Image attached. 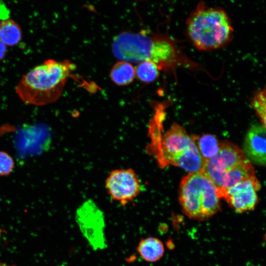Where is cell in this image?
<instances>
[{"label":"cell","mask_w":266,"mask_h":266,"mask_svg":"<svg viewBox=\"0 0 266 266\" xmlns=\"http://www.w3.org/2000/svg\"><path fill=\"white\" fill-rule=\"evenodd\" d=\"M260 187L259 181L254 176L222 192L219 197L225 199L235 211L242 213L255 208L258 201L257 192Z\"/></svg>","instance_id":"9c48e42d"},{"label":"cell","mask_w":266,"mask_h":266,"mask_svg":"<svg viewBox=\"0 0 266 266\" xmlns=\"http://www.w3.org/2000/svg\"><path fill=\"white\" fill-rule=\"evenodd\" d=\"M152 142L149 146L160 165L179 166L189 173L200 172L204 161L197 146L194 136H190L185 129L174 123L166 133H158L150 126Z\"/></svg>","instance_id":"3957f363"},{"label":"cell","mask_w":266,"mask_h":266,"mask_svg":"<svg viewBox=\"0 0 266 266\" xmlns=\"http://www.w3.org/2000/svg\"><path fill=\"white\" fill-rule=\"evenodd\" d=\"M8 11L6 7H5L3 4H0V18L3 17L4 20L6 19L4 17V15L7 16Z\"/></svg>","instance_id":"d6986e66"},{"label":"cell","mask_w":266,"mask_h":266,"mask_svg":"<svg viewBox=\"0 0 266 266\" xmlns=\"http://www.w3.org/2000/svg\"><path fill=\"white\" fill-rule=\"evenodd\" d=\"M105 187L111 199L126 205L140 192L139 179L132 168L112 171L105 180Z\"/></svg>","instance_id":"ba28073f"},{"label":"cell","mask_w":266,"mask_h":266,"mask_svg":"<svg viewBox=\"0 0 266 266\" xmlns=\"http://www.w3.org/2000/svg\"><path fill=\"white\" fill-rule=\"evenodd\" d=\"M112 50L120 61L138 64L151 61L165 71L179 66H197L178 50L173 40L165 35L124 32L114 38Z\"/></svg>","instance_id":"6da1fadb"},{"label":"cell","mask_w":266,"mask_h":266,"mask_svg":"<svg viewBox=\"0 0 266 266\" xmlns=\"http://www.w3.org/2000/svg\"><path fill=\"white\" fill-rule=\"evenodd\" d=\"M194 136L199 151L204 162L218 153L221 142L214 135L205 134L200 136Z\"/></svg>","instance_id":"5bb4252c"},{"label":"cell","mask_w":266,"mask_h":266,"mask_svg":"<svg viewBox=\"0 0 266 266\" xmlns=\"http://www.w3.org/2000/svg\"><path fill=\"white\" fill-rule=\"evenodd\" d=\"M75 221L83 236L94 250L106 247L104 214L95 201L89 199L79 206L75 213Z\"/></svg>","instance_id":"8992f818"},{"label":"cell","mask_w":266,"mask_h":266,"mask_svg":"<svg viewBox=\"0 0 266 266\" xmlns=\"http://www.w3.org/2000/svg\"><path fill=\"white\" fill-rule=\"evenodd\" d=\"M76 66L70 61L48 59L24 75L15 92L29 105L42 106L56 101Z\"/></svg>","instance_id":"7a4b0ae2"},{"label":"cell","mask_w":266,"mask_h":266,"mask_svg":"<svg viewBox=\"0 0 266 266\" xmlns=\"http://www.w3.org/2000/svg\"><path fill=\"white\" fill-rule=\"evenodd\" d=\"M0 266H15V265H9L5 263L0 262Z\"/></svg>","instance_id":"ffe728a7"},{"label":"cell","mask_w":266,"mask_h":266,"mask_svg":"<svg viewBox=\"0 0 266 266\" xmlns=\"http://www.w3.org/2000/svg\"><path fill=\"white\" fill-rule=\"evenodd\" d=\"M135 68L129 62L120 61L116 63L110 71L111 80L118 86H126L134 80Z\"/></svg>","instance_id":"4fadbf2b"},{"label":"cell","mask_w":266,"mask_h":266,"mask_svg":"<svg viewBox=\"0 0 266 266\" xmlns=\"http://www.w3.org/2000/svg\"><path fill=\"white\" fill-rule=\"evenodd\" d=\"M134 68L135 77L144 83L154 82L159 77L161 70L156 63L149 60L138 63Z\"/></svg>","instance_id":"9a60e30c"},{"label":"cell","mask_w":266,"mask_h":266,"mask_svg":"<svg viewBox=\"0 0 266 266\" xmlns=\"http://www.w3.org/2000/svg\"><path fill=\"white\" fill-rule=\"evenodd\" d=\"M217 188L202 172L189 173L180 183L179 200L184 214L191 219L204 220L220 209Z\"/></svg>","instance_id":"5b68a950"},{"label":"cell","mask_w":266,"mask_h":266,"mask_svg":"<svg viewBox=\"0 0 266 266\" xmlns=\"http://www.w3.org/2000/svg\"><path fill=\"white\" fill-rule=\"evenodd\" d=\"M14 167V162L12 157L7 152L0 151V176L9 174Z\"/></svg>","instance_id":"e0dca14e"},{"label":"cell","mask_w":266,"mask_h":266,"mask_svg":"<svg viewBox=\"0 0 266 266\" xmlns=\"http://www.w3.org/2000/svg\"><path fill=\"white\" fill-rule=\"evenodd\" d=\"M233 29L228 15L221 7H211L200 1L185 22V33L199 50L221 49L232 40Z\"/></svg>","instance_id":"277c9868"},{"label":"cell","mask_w":266,"mask_h":266,"mask_svg":"<svg viewBox=\"0 0 266 266\" xmlns=\"http://www.w3.org/2000/svg\"><path fill=\"white\" fill-rule=\"evenodd\" d=\"M7 53L6 45L0 39V61L6 56Z\"/></svg>","instance_id":"ac0fdd59"},{"label":"cell","mask_w":266,"mask_h":266,"mask_svg":"<svg viewBox=\"0 0 266 266\" xmlns=\"http://www.w3.org/2000/svg\"><path fill=\"white\" fill-rule=\"evenodd\" d=\"M1 233H2V231H1V230L0 229V237H1Z\"/></svg>","instance_id":"44dd1931"},{"label":"cell","mask_w":266,"mask_h":266,"mask_svg":"<svg viewBox=\"0 0 266 266\" xmlns=\"http://www.w3.org/2000/svg\"><path fill=\"white\" fill-rule=\"evenodd\" d=\"M137 251L143 260L148 262H155L163 256L165 249L163 243L157 238L148 237L139 242Z\"/></svg>","instance_id":"8fae6325"},{"label":"cell","mask_w":266,"mask_h":266,"mask_svg":"<svg viewBox=\"0 0 266 266\" xmlns=\"http://www.w3.org/2000/svg\"><path fill=\"white\" fill-rule=\"evenodd\" d=\"M246 159L243 151L237 146L229 141H223L220 143L218 153L204 162L201 171L219 190L227 173Z\"/></svg>","instance_id":"52a82bcc"},{"label":"cell","mask_w":266,"mask_h":266,"mask_svg":"<svg viewBox=\"0 0 266 266\" xmlns=\"http://www.w3.org/2000/svg\"><path fill=\"white\" fill-rule=\"evenodd\" d=\"M252 104L261 118L263 125L266 127V87L254 96Z\"/></svg>","instance_id":"2e32d148"},{"label":"cell","mask_w":266,"mask_h":266,"mask_svg":"<svg viewBox=\"0 0 266 266\" xmlns=\"http://www.w3.org/2000/svg\"><path fill=\"white\" fill-rule=\"evenodd\" d=\"M243 152L250 162L266 165V127L256 124L250 128L245 138Z\"/></svg>","instance_id":"30bf717a"},{"label":"cell","mask_w":266,"mask_h":266,"mask_svg":"<svg viewBox=\"0 0 266 266\" xmlns=\"http://www.w3.org/2000/svg\"><path fill=\"white\" fill-rule=\"evenodd\" d=\"M22 37L21 29L13 20L7 18L0 22V39L6 46L17 45Z\"/></svg>","instance_id":"7c38bea8"}]
</instances>
